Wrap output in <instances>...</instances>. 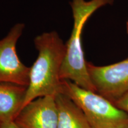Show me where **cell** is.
<instances>
[{
	"label": "cell",
	"mask_w": 128,
	"mask_h": 128,
	"mask_svg": "<svg viewBox=\"0 0 128 128\" xmlns=\"http://www.w3.org/2000/svg\"><path fill=\"white\" fill-rule=\"evenodd\" d=\"M34 43L38 56L30 67L29 82L22 108L39 97L55 96L61 90L60 71L66 44L55 31L38 35Z\"/></svg>",
	"instance_id": "cell-1"
},
{
	"label": "cell",
	"mask_w": 128,
	"mask_h": 128,
	"mask_svg": "<svg viewBox=\"0 0 128 128\" xmlns=\"http://www.w3.org/2000/svg\"><path fill=\"white\" fill-rule=\"evenodd\" d=\"M114 0H72L70 2L73 28L66 44V54L60 71L61 80H69L82 88L96 92L90 77L82 46V33L87 21L100 8L112 5Z\"/></svg>",
	"instance_id": "cell-2"
},
{
	"label": "cell",
	"mask_w": 128,
	"mask_h": 128,
	"mask_svg": "<svg viewBox=\"0 0 128 128\" xmlns=\"http://www.w3.org/2000/svg\"><path fill=\"white\" fill-rule=\"evenodd\" d=\"M60 92L70 97L82 110L92 128H128V113L97 92L62 80Z\"/></svg>",
	"instance_id": "cell-3"
},
{
	"label": "cell",
	"mask_w": 128,
	"mask_h": 128,
	"mask_svg": "<svg viewBox=\"0 0 128 128\" xmlns=\"http://www.w3.org/2000/svg\"><path fill=\"white\" fill-rule=\"evenodd\" d=\"M24 28V24H16L7 36L0 40V82L28 87L30 68L21 62L16 50V44Z\"/></svg>",
	"instance_id": "cell-4"
},
{
	"label": "cell",
	"mask_w": 128,
	"mask_h": 128,
	"mask_svg": "<svg viewBox=\"0 0 128 128\" xmlns=\"http://www.w3.org/2000/svg\"><path fill=\"white\" fill-rule=\"evenodd\" d=\"M87 66L96 92L112 103L128 90V58L105 66L87 62Z\"/></svg>",
	"instance_id": "cell-5"
},
{
	"label": "cell",
	"mask_w": 128,
	"mask_h": 128,
	"mask_svg": "<svg viewBox=\"0 0 128 128\" xmlns=\"http://www.w3.org/2000/svg\"><path fill=\"white\" fill-rule=\"evenodd\" d=\"M55 96L38 98L24 106L14 121L19 128H57Z\"/></svg>",
	"instance_id": "cell-6"
},
{
	"label": "cell",
	"mask_w": 128,
	"mask_h": 128,
	"mask_svg": "<svg viewBox=\"0 0 128 128\" xmlns=\"http://www.w3.org/2000/svg\"><path fill=\"white\" fill-rule=\"evenodd\" d=\"M27 87L0 82V122L14 120L22 109Z\"/></svg>",
	"instance_id": "cell-7"
},
{
	"label": "cell",
	"mask_w": 128,
	"mask_h": 128,
	"mask_svg": "<svg viewBox=\"0 0 128 128\" xmlns=\"http://www.w3.org/2000/svg\"><path fill=\"white\" fill-rule=\"evenodd\" d=\"M58 113L57 128H92L82 110L62 92L55 96Z\"/></svg>",
	"instance_id": "cell-8"
},
{
	"label": "cell",
	"mask_w": 128,
	"mask_h": 128,
	"mask_svg": "<svg viewBox=\"0 0 128 128\" xmlns=\"http://www.w3.org/2000/svg\"><path fill=\"white\" fill-rule=\"evenodd\" d=\"M113 103L117 108L128 113V91L118 97Z\"/></svg>",
	"instance_id": "cell-9"
},
{
	"label": "cell",
	"mask_w": 128,
	"mask_h": 128,
	"mask_svg": "<svg viewBox=\"0 0 128 128\" xmlns=\"http://www.w3.org/2000/svg\"><path fill=\"white\" fill-rule=\"evenodd\" d=\"M0 128H19L14 120L0 122Z\"/></svg>",
	"instance_id": "cell-10"
},
{
	"label": "cell",
	"mask_w": 128,
	"mask_h": 128,
	"mask_svg": "<svg viewBox=\"0 0 128 128\" xmlns=\"http://www.w3.org/2000/svg\"><path fill=\"white\" fill-rule=\"evenodd\" d=\"M126 31H127V33L128 34V20L126 23Z\"/></svg>",
	"instance_id": "cell-11"
},
{
	"label": "cell",
	"mask_w": 128,
	"mask_h": 128,
	"mask_svg": "<svg viewBox=\"0 0 128 128\" xmlns=\"http://www.w3.org/2000/svg\"><path fill=\"white\" fill-rule=\"evenodd\" d=\"M114 128H128V127H117Z\"/></svg>",
	"instance_id": "cell-12"
},
{
	"label": "cell",
	"mask_w": 128,
	"mask_h": 128,
	"mask_svg": "<svg viewBox=\"0 0 128 128\" xmlns=\"http://www.w3.org/2000/svg\"></svg>",
	"instance_id": "cell-13"
}]
</instances>
